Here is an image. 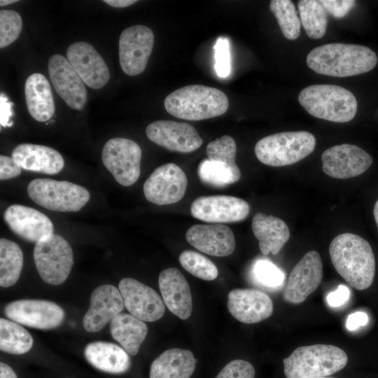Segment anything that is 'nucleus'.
Segmentation results:
<instances>
[{"instance_id": "bb28decb", "label": "nucleus", "mask_w": 378, "mask_h": 378, "mask_svg": "<svg viewBox=\"0 0 378 378\" xmlns=\"http://www.w3.org/2000/svg\"><path fill=\"white\" fill-rule=\"evenodd\" d=\"M252 230L258 239L261 253L276 255L290 239V231L286 223L279 218L262 212L255 214L252 220Z\"/></svg>"}, {"instance_id": "1a4fd4ad", "label": "nucleus", "mask_w": 378, "mask_h": 378, "mask_svg": "<svg viewBox=\"0 0 378 378\" xmlns=\"http://www.w3.org/2000/svg\"><path fill=\"white\" fill-rule=\"evenodd\" d=\"M141 155V149L137 143L129 139L115 137L104 144L102 159L118 183L130 186L140 176Z\"/></svg>"}, {"instance_id": "f257e3e1", "label": "nucleus", "mask_w": 378, "mask_h": 378, "mask_svg": "<svg viewBox=\"0 0 378 378\" xmlns=\"http://www.w3.org/2000/svg\"><path fill=\"white\" fill-rule=\"evenodd\" d=\"M329 253L335 269L350 286L363 290L372 285L375 259L367 240L354 233L340 234L331 241Z\"/></svg>"}, {"instance_id": "f3484780", "label": "nucleus", "mask_w": 378, "mask_h": 378, "mask_svg": "<svg viewBox=\"0 0 378 378\" xmlns=\"http://www.w3.org/2000/svg\"><path fill=\"white\" fill-rule=\"evenodd\" d=\"M48 68L56 92L71 108L83 110L88 101L87 90L67 58L55 54L49 59Z\"/></svg>"}, {"instance_id": "f704fd0d", "label": "nucleus", "mask_w": 378, "mask_h": 378, "mask_svg": "<svg viewBox=\"0 0 378 378\" xmlns=\"http://www.w3.org/2000/svg\"><path fill=\"white\" fill-rule=\"evenodd\" d=\"M270 10L276 18L284 36L289 40L297 39L300 34L301 22L290 0H272Z\"/></svg>"}, {"instance_id": "cd10ccee", "label": "nucleus", "mask_w": 378, "mask_h": 378, "mask_svg": "<svg viewBox=\"0 0 378 378\" xmlns=\"http://www.w3.org/2000/svg\"><path fill=\"white\" fill-rule=\"evenodd\" d=\"M27 110L38 122H46L55 113V104L50 85L45 76L35 73L30 75L24 84Z\"/></svg>"}, {"instance_id": "aec40b11", "label": "nucleus", "mask_w": 378, "mask_h": 378, "mask_svg": "<svg viewBox=\"0 0 378 378\" xmlns=\"http://www.w3.org/2000/svg\"><path fill=\"white\" fill-rule=\"evenodd\" d=\"M227 309L239 321L252 324L269 318L273 312V302L268 295L253 288H236L227 296Z\"/></svg>"}, {"instance_id": "de8ad7c7", "label": "nucleus", "mask_w": 378, "mask_h": 378, "mask_svg": "<svg viewBox=\"0 0 378 378\" xmlns=\"http://www.w3.org/2000/svg\"><path fill=\"white\" fill-rule=\"evenodd\" d=\"M0 378H18L13 370L7 364L0 363Z\"/></svg>"}, {"instance_id": "c03bdc74", "label": "nucleus", "mask_w": 378, "mask_h": 378, "mask_svg": "<svg viewBox=\"0 0 378 378\" xmlns=\"http://www.w3.org/2000/svg\"><path fill=\"white\" fill-rule=\"evenodd\" d=\"M349 295V288L346 286L340 285L336 290L328 294L326 300L331 307H338L348 301Z\"/></svg>"}, {"instance_id": "ea45409f", "label": "nucleus", "mask_w": 378, "mask_h": 378, "mask_svg": "<svg viewBox=\"0 0 378 378\" xmlns=\"http://www.w3.org/2000/svg\"><path fill=\"white\" fill-rule=\"evenodd\" d=\"M215 69L219 77L225 78L230 72V55L228 39L219 37L214 46Z\"/></svg>"}, {"instance_id": "e433bc0d", "label": "nucleus", "mask_w": 378, "mask_h": 378, "mask_svg": "<svg viewBox=\"0 0 378 378\" xmlns=\"http://www.w3.org/2000/svg\"><path fill=\"white\" fill-rule=\"evenodd\" d=\"M251 272L255 282L265 288L276 289L283 285L286 279L284 272L268 260L255 262Z\"/></svg>"}, {"instance_id": "473e14b6", "label": "nucleus", "mask_w": 378, "mask_h": 378, "mask_svg": "<svg viewBox=\"0 0 378 378\" xmlns=\"http://www.w3.org/2000/svg\"><path fill=\"white\" fill-rule=\"evenodd\" d=\"M300 22L312 39L322 38L326 31L328 13L320 1L300 0L298 3Z\"/></svg>"}, {"instance_id": "37998d69", "label": "nucleus", "mask_w": 378, "mask_h": 378, "mask_svg": "<svg viewBox=\"0 0 378 378\" xmlns=\"http://www.w3.org/2000/svg\"><path fill=\"white\" fill-rule=\"evenodd\" d=\"M21 173V167L12 158L0 155V179L7 180L19 176Z\"/></svg>"}, {"instance_id": "79ce46f5", "label": "nucleus", "mask_w": 378, "mask_h": 378, "mask_svg": "<svg viewBox=\"0 0 378 378\" xmlns=\"http://www.w3.org/2000/svg\"><path fill=\"white\" fill-rule=\"evenodd\" d=\"M320 1L327 13L337 18L344 17L356 4V1L352 0H322Z\"/></svg>"}, {"instance_id": "a878e982", "label": "nucleus", "mask_w": 378, "mask_h": 378, "mask_svg": "<svg viewBox=\"0 0 378 378\" xmlns=\"http://www.w3.org/2000/svg\"><path fill=\"white\" fill-rule=\"evenodd\" d=\"M84 355L94 368L110 374L125 373L132 365L128 353L122 347L111 342H90L86 345Z\"/></svg>"}, {"instance_id": "9b49d317", "label": "nucleus", "mask_w": 378, "mask_h": 378, "mask_svg": "<svg viewBox=\"0 0 378 378\" xmlns=\"http://www.w3.org/2000/svg\"><path fill=\"white\" fill-rule=\"evenodd\" d=\"M154 45V34L148 27L136 24L122 31L119 38V62L128 76L141 74Z\"/></svg>"}, {"instance_id": "f03ea898", "label": "nucleus", "mask_w": 378, "mask_h": 378, "mask_svg": "<svg viewBox=\"0 0 378 378\" xmlns=\"http://www.w3.org/2000/svg\"><path fill=\"white\" fill-rule=\"evenodd\" d=\"M377 56L370 48L350 43H332L312 49L307 66L318 74L347 77L370 71L377 64Z\"/></svg>"}, {"instance_id": "4be33fe9", "label": "nucleus", "mask_w": 378, "mask_h": 378, "mask_svg": "<svg viewBox=\"0 0 378 378\" xmlns=\"http://www.w3.org/2000/svg\"><path fill=\"white\" fill-rule=\"evenodd\" d=\"M4 219L15 234L28 241L36 243L53 233L52 223L47 216L24 205L9 206L4 211Z\"/></svg>"}, {"instance_id": "a18cd8bd", "label": "nucleus", "mask_w": 378, "mask_h": 378, "mask_svg": "<svg viewBox=\"0 0 378 378\" xmlns=\"http://www.w3.org/2000/svg\"><path fill=\"white\" fill-rule=\"evenodd\" d=\"M13 103L9 102L7 96L1 92L0 94V122L3 127H10L13 122L9 118L13 115Z\"/></svg>"}, {"instance_id": "7ed1b4c3", "label": "nucleus", "mask_w": 378, "mask_h": 378, "mask_svg": "<svg viewBox=\"0 0 378 378\" xmlns=\"http://www.w3.org/2000/svg\"><path fill=\"white\" fill-rule=\"evenodd\" d=\"M166 111L172 115L187 120H202L224 114L229 106L221 90L202 85L178 88L164 99Z\"/></svg>"}, {"instance_id": "ddd939ff", "label": "nucleus", "mask_w": 378, "mask_h": 378, "mask_svg": "<svg viewBox=\"0 0 378 378\" xmlns=\"http://www.w3.org/2000/svg\"><path fill=\"white\" fill-rule=\"evenodd\" d=\"M249 212L247 202L229 195L201 196L190 206L194 218L215 224L241 221L248 217Z\"/></svg>"}, {"instance_id": "6e6552de", "label": "nucleus", "mask_w": 378, "mask_h": 378, "mask_svg": "<svg viewBox=\"0 0 378 378\" xmlns=\"http://www.w3.org/2000/svg\"><path fill=\"white\" fill-rule=\"evenodd\" d=\"M34 259L41 278L51 285L62 284L74 264L70 244L62 236L54 233L43 237L36 243Z\"/></svg>"}, {"instance_id": "39448f33", "label": "nucleus", "mask_w": 378, "mask_h": 378, "mask_svg": "<svg viewBox=\"0 0 378 378\" xmlns=\"http://www.w3.org/2000/svg\"><path fill=\"white\" fill-rule=\"evenodd\" d=\"M298 101L312 116L335 122L351 120L358 108L354 94L335 85L320 84L306 87L300 92Z\"/></svg>"}, {"instance_id": "2f4dec72", "label": "nucleus", "mask_w": 378, "mask_h": 378, "mask_svg": "<svg viewBox=\"0 0 378 378\" xmlns=\"http://www.w3.org/2000/svg\"><path fill=\"white\" fill-rule=\"evenodd\" d=\"M33 345L31 334L19 323L0 318V349L12 354H23Z\"/></svg>"}, {"instance_id": "8fccbe9b", "label": "nucleus", "mask_w": 378, "mask_h": 378, "mask_svg": "<svg viewBox=\"0 0 378 378\" xmlns=\"http://www.w3.org/2000/svg\"><path fill=\"white\" fill-rule=\"evenodd\" d=\"M373 213H374V219H375V222H376V224H377V228H378V200H377V201L376 202V203H375V204L374 206Z\"/></svg>"}, {"instance_id": "603ef678", "label": "nucleus", "mask_w": 378, "mask_h": 378, "mask_svg": "<svg viewBox=\"0 0 378 378\" xmlns=\"http://www.w3.org/2000/svg\"><path fill=\"white\" fill-rule=\"evenodd\" d=\"M316 378H333V377H316Z\"/></svg>"}, {"instance_id": "4c0bfd02", "label": "nucleus", "mask_w": 378, "mask_h": 378, "mask_svg": "<svg viewBox=\"0 0 378 378\" xmlns=\"http://www.w3.org/2000/svg\"><path fill=\"white\" fill-rule=\"evenodd\" d=\"M206 150L208 159L221 161L233 167H238L235 162L237 145L230 136L225 135L209 142Z\"/></svg>"}, {"instance_id": "4468645a", "label": "nucleus", "mask_w": 378, "mask_h": 378, "mask_svg": "<svg viewBox=\"0 0 378 378\" xmlns=\"http://www.w3.org/2000/svg\"><path fill=\"white\" fill-rule=\"evenodd\" d=\"M323 274L319 253L308 251L293 268L284 290V300L290 304L303 302L318 287Z\"/></svg>"}, {"instance_id": "3c124183", "label": "nucleus", "mask_w": 378, "mask_h": 378, "mask_svg": "<svg viewBox=\"0 0 378 378\" xmlns=\"http://www.w3.org/2000/svg\"><path fill=\"white\" fill-rule=\"evenodd\" d=\"M17 0H1L0 1V6H5L9 4H12L13 3L18 2Z\"/></svg>"}, {"instance_id": "393cba45", "label": "nucleus", "mask_w": 378, "mask_h": 378, "mask_svg": "<svg viewBox=\"0 0 378 378\" xmlns=\"http://www.w3.org/2000/svg\"><path fill=\"white\" fill-rule=\"evenodd\" d=\"M12 158L24 169L47 174L59 173L64 165L57 150L43 145L19 144L13 150Z\"/></svg>"}, {"instance_id": "49530a36", "label": "nucleus", "mask_w": 378, "mask_h": 378, "mask_svg": "<svg viewBox=\"0 0 378 378\" xmlns=\"http://www.w3.org/2000/svg\"><path fill=\"white\" fill-rule=\"evenodd\" d=\"M368 316L363 312H356L349 314L346 321L347 330H355L360 326H364L368 323Z\"/></svg>"}, {"instance_id": "412c9836", "label": "nucleus", "mask_w": 378, "mask_h": 378, "mask_svg": "<svg viewBox=\"0 0 378 378\" xmlns=\"http://www.w3.org/2000/svg\"><path fill=\"white\" fill-rule=\"evenodd\" d=\"M124 307L119 289L111 284L99 286L91 294L90 307L83 319L85 330L89 332L101 330Z\"/></svg>"}, {"instance_id": "9d476101", "label": "nucleus", "mask_w": 378, "mask_h": 378, "mask_svg": "<svg viewBox=\"0 0 378 378\" xmlns=\"http://www.w3.org/2000/svg\"><path fill=\"white\" fill-rule=\"evenodd\" d=\"M4 315L11 321L30 328L49 330L58 327L65 312L57 304L43 300L24 299L8 303Z\"/></svg>"}, {"instance_id": "c756f323", "label": "nucleus", "mask_w": 378, "mask_h": 378, "mask_svg": "<svg viewBox=\"0 0 378 378\" xmlns=\"http://www.w3.org/2000/svg\"><path fill=\"white\" fill-rule=\"evenodd\" d=\"M110 332L129 354L135 356L147 335L148 327L132 314L120 313L110 321Z\"/></svg>"}, {"instance_id": "dca6fc26", "label": "nucleus", "mask_w": 378, "mask_h": 378, "mask_svg": "<svg viewBox=\"0 0 378 378\" xmlns=\"http://www.w3.org/2000/svg\"><path fill=\"white\" fill-rule=\"evenodd\" d=\"M125 307L132 316L147 322L161 318L165 312L164 301L152 288L132 279L124 278L118 284Z\"/></svg>"}, {"instance_id": "09e8293b", "label": "nucleus", "mask_w": 378, "mask_h": 378, "mask_svg": "<svg viewBox=\"0 0 378 378\" xmlns=\"http://www.w3.org/2000/svg\"><path fill=\"white\" fill-rule=\"evenodd\" d=\"M104 3L114 8H125L136 2V0H104Z\"/></svg>"}, {"instance_id": "c85d7f7f", "label": "nucleus", "mask_w": 378, "mask_h": 378, "mask_svg": "<svg viewBox=\"0 0 378 378\" xmlns=\"http://www.w3.org/2000/svg\"><path fill=\"white\" fill-rule=\"evenodd\" d=\"M197 361L189 350L168 349L152 363L149 378H190Z\"/></svg>"}, {"instance_id": "0eeeda50", "label": "nucleus", "mask_w": 378, "mask_h": 378, "mask_svg": "<svg viewBox=\"0 0 378 378\" xmlns=\"http://www.w3.org/2000/svg\"><path fill=\"white\" fill-rule=\"evenodd\" d=\"M27 190L31 200L37 204L62 212L79 211L90 197L89 191L83 186L47 178L32 180Z\"/></svg>"}, {"instance_id": "423d86ee", "label": "nucleus", "mask_w": 378, "mask_h": 378, "mask_svg": "<svg viewBox=\"0 0 378 378\" xmlns=\"http://www.w3.org/2000/svg\"><path fill=\"white\" fill-rule=\"evenodd\" d=\"M315 146L316 139L309 132H284L259 140L255 146V154L266 165L282 167L304 159L313 152Z\"/></svg>"}, {"instance_id": "72a5a7b5", "label": "nucleus", "mask_w": 378, "mask_h": 378, "mask_svg": "<svg viewBox=\"0 0 378 378\" xmlns=\"http://www.w3.org/2000/svg\"><path fill=\"white\" fill-rule=\"evenodd\" d=\"M197 173L202 183L214 187H224L237 182L241 177L239 167L208 158L202 160L199 164Z\"/></svg>"}, {"instance_id": "7c9ffc66", "label": "nucleus", "mask_w": 378, "mask_h": 378, "mask_svg": "<svg viewBox=\"0 0 378 378\" xmlns=\"http://www.w3.org/2000/svg\"><path fill=\"white\" fill-rule=\"evenodd\" d=\"M23 253L16 243L0 239V286L7 288L18 280L23 267Z\"/></svg>"}, {"instance_id": "a211bd4d", "label": "nucleus", "mask_w": 378, "mask_h": 378, "mask_svg": "<svg viewBox=\"0 0 378 378\" xmlns=\"http://www.w3.org/2000/svg\"><path fill=\"white\" fill-rule=\"evenodd\" d=\"M146 133L151 141L172 151L190 153L202 144L196 129L187 122L156 120L146 127Z\"/></svg>"}, {"instance_id": "20e7f679", "label": "nucleus", "mask_w": 378, "mask_h": 378, "mask_svg": "<svg viewBox=\"0 0 378 378\" xmlns=\"http://www.w3.org/2000/svg\"><path fill=\"white\" fill-rule=\"evenodd\" d=\"M283 362L286 378H316L341 370L348 357L338 346L318 344L298 347Z\"/></svg>"}, {"instance_id": "5701e85b", "label": "nucleus", "mask_w": 378, "mask_h": 378, "mask_svg": "<svg viewBox=\"0 0 378 378\" xmlns=\"http://www.w3.org/2000/svg\"><path fill=\"white\" fill-rule=\"evenodd\" d=\"M186 239L196 249L212 256H227L235 248L233 232L223 224L194 225L187 230Z\"/></svg>"}, {"instance_id": "58836bf2", "label": "nucleus", "mask_w": 378, "mask_h": 378, "mask_svg": "<svg viewBox=\"0 0 378 378\" xmlns=\"http://www.w3.org/2000/svg\"><path fill=\"white\" fill-rule=\"evenodd\" d=\"M22 28L20 15L13 10H0V48L13 43L20 36Z\"/></svg>"}, {"instance_id": "c9c22d12", "label": "nucleus", "mask_w": 378, "mask_h": 378, "mask_svg": "<svg viewBox=\"0 0 378 378\" xmlns=\"http://www.w3.org/2000/svg\"><path fill=\"white\" fill-rule=\"evenodd\" d=\"M178 260L186 271L199 279L212 281L218 276V271L215 264L197 252L184 251L180 254Z\"/></svg>"}, {"instance_id": "2eb2a0df", "label": "nucleus", "mask_w": 378, "mask_h": 378, "mask_svg": "<svg viewBox=\"0 0 378 378\" xmlns=\"http://www.w3.org/2000/svg\"><path fill=\"white\" fill-rule=\"evenodd\" d=\"M321 160L324 173L340 179L362 174L373 161L372 156L363 148L349 144L335 145L326 149Z\"/></svg>"}, {"instance_id": "6ab92c4d", "label": "nucleus", "mask_w": 378, "mask_h": 378, "mask_svg": "<svg viewBox=\"0 0 378 378\" xmlns=\"http://www.w3.org/2000/svg\"><path fill=\"white\" fill-rule=\"evenodd\" d=\"M66 57L89 88L100 89L108 83L110 78L108 68L91 44L84 41L72 43L67 49Z\"/></svg>"}, {"instance_id": "b1692460", "label": "nucleus", "mask_w": 378, "mask_h": 378, "mask_svg": "<svg viewBox=\"0 0 378 378\" xmlns=\"http://www.w3.org/2000/svg\"><path fill=\"white\" fill-rule=\"evenodd\" d=\"M159 288L168 309L182 320L188 319L192 310L189 284L181 272L175 267L162 270L159 275Z\"/></svg>"}, {"instance_id": "f8f14e48", "label": "nucleus", "mask_w": 378, "mask_h": 378, "mask_svg": "<svg viewBox=\"0 0 378 378\" xmlns=\"http://www.w3.org/2000/svg\"><path fill=\"white\" fill-rule=\"evenodd\" d=\"M188 186L185 172L174 163L157 167L144 184L146 199L157 205H169L179 202Z\"/></svg>"}, {"instance_id": "a19ab883", "label": "nucleus", "mask_w": 378, "mask_h": 378, "mask_svg": "<svg viewBox=\"0 0 378 378\" xmlns=\"http://www.w3.org/2000/svg\"><path fill=\"white\" fill-rule=\"evenodd\" d=\"M255 374L251 363L244 360L235 359L226 364L216 378H254Z\"/></svg>"}]
</instances>
